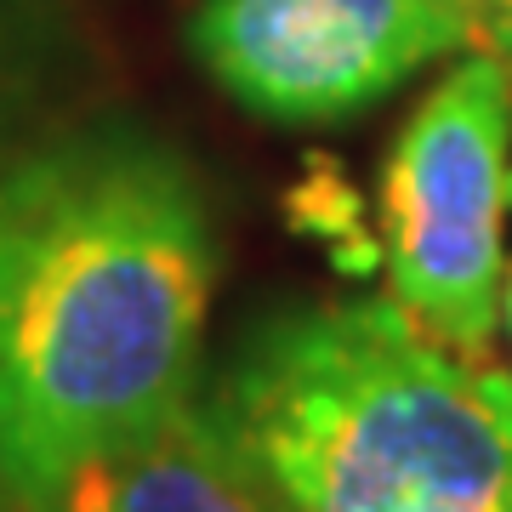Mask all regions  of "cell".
<instances>
[{"instance_id": "6da1fadb", "label": "cell", "mask_w": 512, "mask_h": 512, "mask_svg": "<svg viewBox=\"0 0 512 512\" xmlns=\"http://www.w3.org/2000/svg\"><path fill=\"white\" fill-rule=\"evenodd\" d=\"M217 239L171 148L103 131L0 183V473L18 507L188 399Z\"/></svg>"}, {"instance_id": "7a4b0ae2", "label": "cell", "mask_w": 512, "mask_h": 512, "mask_svg": "<svg viewBox=\"0 0 512 512\" xmlns=\"http://www.w3.org/2000/svg\"><path fill=\"white\" fill-rule=\"evenodd\" d=\"M217 410L291 512H512V376L404 302L262 319Z\"/></svg>"}, {"instance_id": "3957f363", "label": "cell", "mask_w": 512, "mask_h": 512, "mask_svg": "<svg viewBox=\"0 0 512 512\" xmlns=\"http://www.w3.org/2000/svg\"><path fill=\"white\" fill-rule=\"evenodd\" d=\"M512 205V69L495 52L444 74L404 120L382 171L393 302L450 348L484 353Z\"/></svg>"}, {"instance_id": "277c9868", "label": "cell", "mask_w": 512, "mask_h": 512, "mask_svg": "<svg viewBox=\"0 0 512 512\" xmlns=\"http://www.w3.org/2000/svg\"><path fill=\"white\" fill-rule=\"evenodd\" d=\"M188 46L251 114L336 120L473 46V29L461 0H205Z\"/></svg>"}, {"instance_id": "5b68a950", "label": "cell", "mask_w": 512, "mask_h": 512, "mask_svg": "<svg viewBox=\"0 0 512 512\" xmlns=\"http://www.w3.org/2000/svg\"><path fill=\"white\" fill-rule=\"evenodd\" d=\"M29 512H291L217 404H171L86 450Z\"/></svg>"}, {"instance_id": "8992f818", "label": "cell", "mask_w": 512, "mask_h": 512, "mask_svg": "<svg viewBox=\"0 0 512 512\" xmlns=\"http://www.w3.org/2000/svg\"><path fill=\"white\" fill-rule=\"evenodd\" d=\"M302 200H308V211L296 205V217L308 222L313 234L336 239L342 268H376V262H382V245H376V239H365V222H359V200H353V188L342 183V177H336L325 160L308 165Z\"/></svg>"}, {"instance_id": "52a82bcc", "label": "cell", "mask_w": 512, "mask_h": 512, "mask_svg": "<svg viewBox=\"0 0 512 512\" xmlns=\"http://www.w3.org/2000/svg\"><path fill=\"white\" fill-rule=\"evenodd\" d=\"M473 46H490L501 63L512 69V0H461Z\"/></svg>"}, {"instance_id": "ba28073f", "label": "cell", "mask_w": 512, "mask_h": 512, "mask_svg": "<svg viewBox=\"0 0 512 512\" xmlns=\"http://www.w3.org/2000/svg\"><path fill=\"white\" fill-rule=\"evenodd\" d=\"M23 23H29V0H0V63H6V46H18Z\"/></svg>"}, {"instance_id": "9c48e42d", "label": "cell", "mask_w": 512, "mask_h": 512, "mask_svg": "<svg viewBox=\"0 0 512 512\" xmlns=\"http://www.w3.org/2000/svg\"><path fill=\"white\" fill-rule=\"evenodd\" d=\"M507 325H512V268H507Z\"/></svg>"}, {"instance_id": "30bf717a", "label": "cell", "mask_w": 512, "mask_h": 512, "mask_svg": "<svg viewBox=\"0 0 512 512\" xmlns=\"http://www.w3.org/2000/svg\"><path fill=\"white\" fill-rule=\"evenodd\" d=\"M0 501H12V490H6V473H0Z\"/></svg>"}]
</instances>
